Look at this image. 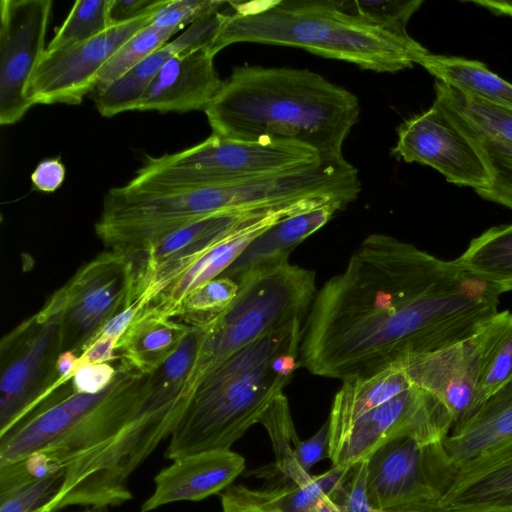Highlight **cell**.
<instances>
[{
	"label": "cell",
	"instance_id": "1",
	"mask_svg": "<svg viewBox=\"0 0 512 512\" xmlns=\"http://www.w3.org/2000/svg\"><path fill=\"white\" fill-rule=\"evenodd\" d=\"M512 287L491 283L386 234H371L317 290L299 366L344 381L465 340Z\"/></svg>",
	"mask_w": 512,
	"mask_h": 512
},
{
	"label": "cell",
	"instance_id": "2",
	"mask_svg": "<svg viewBox=\"0 0 512 512\" xmlns=\"http://www.w3.org/2000/svg\"><path fill=\"white\" fill-rule=\"evenodd\" d=\"M187 404L182 388L121 360L100 392L76 393L69 381L0 436V487L62 472L52 512L122 505L133 498L129 477L170 437Z\"/></svg>",
	"mask_w": 512,
	"mask_h": 512
},
{
	"label": "cell",
	"instance_id": "3",
	"mask_svg": "<svg viewBox=\"0 0 512 512\" xmlns=\"http://www.w3.org/2000/svg\"><path fill=\"white\" fill-rule=\"evenodd\" d=\"M204 112L212 134L292 142L340 159L360 105L352 92L308 69L238 66Z\"/></svg>",
	"mask_w": 512,
	"mask_h": 512
},
{
	"label": "cell",
	"instance_id": "4",
	"mask_svg": "<svg viewBox=\"0 0 512 512\" xmlns=\"http://www.w3.org/2000/svg\"><path fill=\"white\" fill-rule=\"evenodd\" d=\"M303 321L242 347L209 371L172 431L165 458L230 449L259 423L299 367Z\"/></svg>",
	"mask_w": 512,
	"mask_h": 512
},
{
	"label": "cell",
	"instance_id": "5",
	"mask_svg": "<svg viewBox=\"0 0 512 512\" xmlns=\"http://www.w3.org/2000/svg\"><path fill=\"white\" fill-rule=\"evenodd\" d=\"M218 36L217 54L239 42L301 48L375 72L395 73L417 64L429 51L343 14L330 0L230 3Z\"/></svg>",
	"mask_w": 512,
	"mask_h": 512
},
{
	"label": "cell",
	"instance_id": "6",
	"mask_svg": "<svg viewBox=\"0 0 512 512\" xmlns=\"http://www.w3.org/2000/svg\"><path fill=\"white\" fill-rule=\"evenodd\" d=\"M327 420L332 466H353L399 438L442 443L453 428L446 408L414 385L401 363L342 381Z\"/></svg>",
	"mask_w": 512,
	"mask_h": 512
},
{
	"label": "cell",
	"instance_id": "7",
	"mask_svg": "<svg viewBox=\"0 0 512 512\" xmlns=\"http://www.w3.org/2000/svg\"><path fill=\"white\" fill-rule=\"evenodd\" d=\"M232 303L203 325L200 349L183 389L188 399L201 379L242 347L304 319L316 295L315 272L289 261L253 271Z\"/></svg>",
	"mask_w": 512,
	"mask_h": 512
},
{
	"label": "cell",
	"instance_id": "8",
	"mask_svg": "<svg viewBox=\"0 0 512 512\" xmlns=\"http://www.w3.org/2000/svg\"><path fill=\"white\" fill-rule=\"evenodd\" d=\"M311 148L283 141H240L212 134L188 149L146 156L127 185L148 191L225 187L320 162Z\"/></svg>",
	"mask_w": 512,
	"mask_h": 512
},
{
	"label": "cell",
	"instance_id": "9",
	"mask_svg": "<svg viewBox=\"0 0 512 512\" xmlns=\"http://www.w3.org/2000/svg\"><path fill=\"white\" fill-rule=\"evenodd\" d=\"M60 316L44 304L0 343V436L43 405L63 383Z\"/></svg>",
	"mask_w": 512,
	"mask_h": 512
},
{
	"label": "cell",
	"instance_id": "10",
	"mask_svg": "<svg viewBox=\"0 0 512 512\" xmlns=\"http://www.w3.org/2000/svg\"><path fill=\"white\" fill-rule=\"evenodd\" d=\"M133 277L124 254L108 250L81 266L45 302L60 316L62 350L78 357L132 303Z\"/></svg>",
	"mask_w": 512,
	"mask_h": 512
},
{
	"label": "cell",
	"instance_id": "11",
	"mask_svg": "<svg viewBox=\"0 0 512 512\" xmlns=\"http://www.w3.org/2000/svg\"><path fill=\"white\" fill-rule=\"evenodd\" d=\"M448 478L441 443L399 438L367 458V493L374 510H412L431 503Z\"/></svg>",
	"mask_w": 512,
	"mask_h": 512
},
{
	"label": "cell",
	"instance_id": "12",
	"mask_svg": "<svg viewBox=\"0 0 512 512\" xmlns=\"http://www.w3.org/2000/svg\"><path fill=\"white\" fill-rule=\"evenodd\" d=\"M298 202L301 201L215 212L174 231L145 250L125 256L132 269V303L137 301L143 308L201 253L230 232L249 221Z\"/></svg>",
	"mask_w": 512,
	"mask_h": 512
},
{
	"label": "cell",
	"instance_id": "13",
	"mask_svg": "<svg viewBox=\"0 0 512 512\" xmlns=\"http://www.w3.org/2000/svg\"><path fill=\"white\" fill-rule=\"evenodd\" d=\"M158 10L113 25L85 42L46 50L28 85V99L33 105L81 103L86 94L94 91L101 70L114 53L149 25Z\"/></svg>",
	"mask_w": 512,
	"mask_h": 512
},
{
	"label": "cell",
	"instance_id": "14",
	"mask_svg": "<svg viewBox=\"0 0 512 512\" xmlns=\"http://www.w3.org/2000/svg\"><path fill=\"white\" fill-rule=\"evenodd\" d=\"M51 0L0 1V123L20 121L34 106L27 88L46 51Z\"/></svg>",
	"mask_w": 512,
	"mask_h": 512
},
{
	"label": "cell",
	"instance_id": "15",
	"mask_svg": "<svg viewBox=\"0 0 512 512\" xmlns=\"http://www.w3.org/2000/svg\"><path fill=\"white\" fill-rule=\"evenodd\" d=\"M435 103L470 141L490 176L477 194L512 211V112L434 82Z\"/></svg>",
	"mask_w": 512,
	"mask_h": 512
},
{
	"label": "cell",
	"instance_id": "16",
	"mask_svg": "<svg viewBox=\"0 0 512 512\" xmlns=\"http://www.w3.org/2000/svg\"><path fill=\"white\" fill-rule=\"evenodd\" d=\"M397 133L392 154L404 162L430 166L447 182L476 193L489 187L490 176L476 149L435 103L404 121Z\"/></svg>",
	"mask_w": 512,
	"mask_h": 512
},
{
	"label": "cell",
	"instance_id": "17",
	"mask_svg": "<svg viewBox=\"0 0 512 512\" xmlns=\"http://www.w3.org/2000/svg\"><path fill=\"white\" fill-rule=\"evenodd\" d=\"M401 364L414 385L446 408L453 427L482 404L473 335L446 348L408 357Z\"/></svg>",
	"mask_w": 512,
	"mask_h": 512
},
{
	"label": "cell",
	"instance_id": "18",
	"mask_svg": "<svg viewBox=\"0 0 512 512\" xmlns=\"http://www.w3.org/2000/svg\"><path fill=\"white\" fill-rule=\"evenodd\" d=\"M420 512H512V439L457 469Z\"/></svg>",
	"mask_w": 512,
	"mask_h": 512
},
{
	"label": "cell",
	"instance_id": "19",
	"mask_svg": "<svg viewBox=\"0 0 512 512\" xmlns=\"http://www.w3.org/2000/svg\"><path fill=\"white\" fill-rule=\"evenodd\" d=\"M326 203L329 201H301L243 224L201 253L141 310L172 318L176 308L190 292L222 275L249 244L269 227L290 215Z\"/></svg>",
	"mask_w": 512,
	"mask_h": 512
},
{
	"label": "cell",
	"instance_id": "20",
	"mask_svg": "<svg viewBox=\"0 0 512 512\" xmlns=\"http://www.w3.org/2000/svg\"><path fill=\"white\" fill-rule=\"evenodd\" d=\"M245 459L231 449L203 451L175 460L154 478L141 512L182 501H200L225 491L243 472Z\"/></svg>",
	"mask_w": 512,
	"mask_h": 512
},
{
	"label": "cell",
	"instance_id": "21",
	"mask_svg": "<svg viewBox=\"0 0 512 512\" xmlns=\"http://www.w3.org/2000/svg\"><path fill=\"white\" fill-rule=\"evenodd\" d=\"M211 47L170 57L151 82L137 111L205 110L223 82L214 66Z\"/></svg>",
	"mask_w": 512,
	"mask_h": 512
},
{
	"label": "cell",
	"instance_id": "22",
	"mask_svg": "<svg viewBox=\"0 0 512 512\" xmlns=\"http://www.w3.org/2000/svg\"><path fill=\"white\" fill-rule=\"evenodd\" d=\"M512 439V379L489 396L442 441L449 477L460 467ZM449 479V478H448Z\"/></svg>",
	"mask_w": 512,
	"mask_h": 512
},
{
	"label": "cell",
	"instance_id": "23",
	"mask_svg": "<svg viewBox=\"0 0 512 512\" xmlns=\"http://www.w3.org/2000/svg\"><path fill=\"white\" fill-rule=\"evenodd\" d=\"M342 209L344 207L340 204L327 203L280 220L255 238L220 276L229 277L238 283L253 271L289 261V255L296 246L322 228Z\"/></svg>",
	"mask_w": 512,
	"mask_h": 512
},
{
	"label": "cell",
	"instance_id": "24",
	"mask_svg": "<svg viewBox=\"0 0 512 512\" xmlns=\"http://www.w3.org/2000/svg\"><path fill=\"white\" fill-rule=\"evenodd\" d=\"M353 466H332L304 484L289 483L273 489L253 490L242 485L229 486L221 498L242 511L306 512L321 498L330 497L349 478Z\"/></svg>",
	"mask_w": 512,
	"mask_h": 512
},
{
	"label": "cell",
	"instance_id": "25",
	"mask_svg": "<svg viewBox=\"0 0 512 512\" xmlns=\"http://www.w3.org/2000/svg\"><path fill=\"white\" fill-rule=\"evenodd\" d=\"M190 328L184 322L141 310L119 338L116 352L121 361L151 374L176 350Z\"/></svg>",
	"mask_w": 512,
	"mask_h": 512
},
{
	"label": "cell",
	"instance_id": "26",
	"mask_svg": "<svg viewBox=\"0 0 512 512\" xmlns=\"http://www.w3.org/2000/svg\"><path fill=\"white\" fill-rule=\"evenodd\" d=\"M435 80L493 106L512 112V84L477 60L428 52L417 62Z\"/></svg>",
	"mask_w": 512,
	"mask_h": 512
},
{
	"label": "cell",
	"instance_id": "27",
	"mask_svg": "<svg viewBox=\"0 0 512 512\" xmlns=\"http://www.w3.org/2000/svg\"><path fill=\"white\" fill-rule=\"evenodd\" d=\"M481 402L512 379V313L497 312L473 335Z\"/></svg>",
	"mask_w": 512,
	"mask_h": 512
},
{
	"label": "cell",
	"instance_id": "28",
	"mask_svg": "<svg viewBox=\"0 0 512 512\" xmlns=\"http://www.w3.org/2000/svg\"><path fill=\"white\" fill-rule=\"evenodd\" d=\"M454 262L479 278L512 287V223L493 226L473 238Z\"/></svg>",
	"mask_w": 512,
	"mask_h": 512
},
{
	"label": "cell",
	"instance_id": "29",
	"mask_svg": "<svg viewBox=\"0 0 512 512\" xmlns=\"http://www.w3.org/2000/svg\"><path fill=\"white\" fill-rule=\"evenodd\" d=\"M175 52L167 42L104 89L94 92L98 112L112 117L137 110L144 94L164 63Z\"/></svg>",
	"mask_w": 512,
	"mask_h": 512
},
{
	"label": "cell",
	"instance_id": "30",
	"mask_svg": "<svg viewBox=\"0 0 512 512\" xmlns=\"http://www.w3.org/2000/svg\"><path fill=\"white\" fill-rule=\"evenodd\" d=\"M343 14L395 37L411 39L407 25L423 4L422 0H330Z\"/></svg>",
	"mask_w": 512,
	"mask_h": 512
},
{
	"label": "cell",
	"instance_id": "31",
	"mask_svg": "<svg viewBox=\"0 0 512 512\" xmlns=\"http://www.w3.org/2000/svg\"><path fill=\"white\" fill-rule=\"evenodd\" d=\"M259 423L265 427L271 440L277 471L289 483L297 485L308 483L302 478L294 462L293 451L300 440L284 393L270 404Z\"/></svg>",
	"mask_w": 512,
	"mask_h": 512
},
{
	"label": "cell",
	"instance_id": "32",
	"mask_svg": "<svg viewBox=\"0 0 512 512\" xmlns=\"http://www.w3.org/2000/svg\"><path fill=\"white\" fill-rule=\"evenodd\" d=\"M112 0H78L56 30L46 50L69 47L92 39L111 26Z\"/></svg>",
	"mask_w": 512,
	"mask_h": 512
},
{
	"label": "cell",
	"instance_id": "33",
	"mask_svg": "<svg viewBox=\"0 0 512 512\" xmlns=\"http://www.w3.org/2000/svg\"><path fill=\"white\" fill-rule=\"evenodd\" d=\"M180 30L149 24L127 40L101 70L94 92H98L165 45Z\"/></svg>",
	"mask_w": 512,
	"mask_h": 512
},
{
	"label": "cell",
	"instance_id": "34",
	"mask_svg": "<svg viewBox=\"0 0 512 512\" xmlns=\"http://www.w3.org/2000/svg\"><path fill=\"white\" fill-rule=\"evenodd\" d=\"M239 285L219 276L190 292L179 304L172 318L191 326H203L220 315L234 300Z\"/></svg>",
	"mask_w": 512,
	"mask_h": 512
},
{
	"label": "cell",
	"instance_id": "35",
	"mask_svg": "<svg viewBox=\"0 0 512 512\" xmlns=\"http://www.w3.org/2000/svg\"><path fill=\"white\" fill-rule=\"evenodd\" d=\"M62 472L30 478L0 489V512H52Z\"/></svg>",
	"mask_w": 512,
	"mask_h": 512
},
{
	"label": "cell",
	"instance_id": "36",
	"mask_svg": "<svg viewBox=\"0 0 512 512\" xmlns=\"http://www.w3.org/2000/svg\"><path fill=\"white\" fill-rule=\"evenodd\" d=\"M228 4L220 0H167L154 15L151 24L181 30L210 14L223 11Z\"/></svg>",
	"mask_w": 512,
	"mask_h": 512
},
{
	"label": "cell",
	"instance_id": "37",
	"mask_svg": "<svg viewBox=\"0 0 512 512\" xmlns=\"http://www.w3.org/2000/svg\"><path fill=\"white\" fill-rule=\"evenodd\" d=\"M330 498L343 512H373L367 493V459L353 465L347 481Z\"/></svg>",
	"mask_w": 512,
	"mask_h": 512
},
{
	"label": "cell",
	"instance_id": "38",
	"mask_svg": "<svg viewBox=\"0 0 512 512\" xmlns=\"http://www.w3.org/2000/svg\"><path fill=\"white\" fill-rule=\"evenodd\" d=\"M326 457L329 458L328 420L312 437L300 441L293 451L295 465L306 482H309L313 477L311 474L313 465Z\"/></svg>",
	"mask_w": 512,
	"mask_h": 512
},
{
	"label": "cell",
	"instance_id": "39",
	"mask_svg": "<svg viewBox=\"0 0 512 512\" xmlns=\"http://www.w3.org/2000/svg\"><path fill=\"white\" fill-rule=\"evenodd\" d=\"M115 372L116 368L110 363L81 366L71 379L72 389L76 393L100 392L112 381Z\"/></svg>",
	"mask_w": 512,
	"mask_h": 512
},
{
	"label": "cell",
	"instance_id": "40",
	"mask_svg": "<svg viewBox=\"0 0 512 512\" xmlns=\"http://www.w3.org/2000/svg\"><path fill=\"white\" fill-rule=\"evenodd\" d=\"M167 0H112L110 19L113 25L128 22L161 8Z\"/></svg>",
	"mask_w": 512,
	"mask_h": 512
},
{
	"label": "cell",
	"instance_id": "41",
	"mask_svg": "<svg viewBox=\"0 0 512 512\" xmlns=\"http://www.w3.org/2000/svg\"><path fill=\"white\" fill-rule=\"evenodd\" d=\"M65 172V167L59 159L49 158L41 161L36 166L30 179L35 189L51 193L62 185Z\"/></svg>",
	"mask_w": 512,
	"mask_h": 512
},
{
	"label": "cell",
	"instance_id": "42",
	"mask_svg": "<svg viewBox=\"0 0 512 512\" xmlns=\"http://www.w3.org/2000/svg\"><path fill=\"white\" fill-rule=\"evenodd\" d=\"M119 339L99 336L79 357V367L90 364L110 363L116 352Z\"/></svg>",
	"mask_w": 512,
	"mask_h": 512
},
{
	"label": "cell",
	"instance_id": "43",
	"mask_svg": "<svg viewBox=\"0 0 512 512\" xmlns=\"http://www.w3.org/2000/svg\"><path fill=\"white\" fill-rule=\"evenodd\" d=\"M141 310V305L138 302H133L130 306L124 308L116 316L107 322V324L100 331L99 336H109L119 339L126 331L128 326L134 320L136 315ZM97 337V338H98ZM96 338V339H97Z\"/></svg>",
	"mask_w": 512,
	"mask_h": 512
},
{
	"label": "cell",
	"instance_id": "44",
	"mask_svg": "<svg viewBox=\"0 0 512 512\" xmlns=\"http://www.w3.org/2000/svg\"><path fill=\"white\" fill-rule=\"evenodd\" d=\"M79 368L78 356L72 351H64L57 360V372L63 383H68Z\"/></svg>",
	"mask_w": 512,
	"mask_h": 512
},
{
	"label": "cell",
	"instance_id": "45",
	"mask_svg": "<svg viewBox=\"0 0 512 512\" xmlns=\"http://www.w3.org/2000/svg\"><path fill=\"white\" fill-rule=\"evenodd\" d=\"M463 2L481 6L495 15H504L512 18V1L471 0Z\"/></svg>",
	"mask_w": 512,
	"mask_h": 512
},
{
	"label": "cell",
	"instance_id": "46",
	"mask_svg": "<svg viewBox=\"0 0 512 512\" xmlns=\"http://www.w3.org/2000/svg\"><path fill=\"white\" fill-rule=\"evenodd\" d=\"M306 512H343L339 505L330 497L321 498Z\"/></svg>",
	"mask_w": 512,
	"mask_h": 512
},
{
	"label": "cell",
	"instance_id": "47",
	"mask_svg": "<svg viewBox=\"0 0 512 512\" xmlns=\"http://www.w3.org/2000/svg\"><path fill=\"white\" fill-rule=\"evenodd\" d=\"M221 506H222V512H249V511H242L238 509L236 506H234L229 501L221 498Z\"/></svg>",
	"mask_w": 512,
	"mask_h": 512
},
{
	"label": "cell",
	"instance_id": "48",
	"mask_svg": "<svg viewBox=\"0 0 512 512\" xmlns=\"http://www.w3.org/2000/svg\"><path fill=\"white\" fill-rule=\"evenodd\" d=\"M373 512H420L415 510H391V511H382V510H374Z\"/></svg>",
	"mask_w": 512,
	"mask_h": 512
},
{
	"label": "cell",
	"instance_id": "49",
	"mask_svg": "<svg viewBox=\"0 0 512 512\" xmlns=\"http://www.w3.org/2000/svg\"><path fill=\"white\" fill-rule=\"evenodd\" d=\"M78 512H98L97 509H86Z\"/></svg>",
	"mask_w": 512,
	"mask_h": 512
}]
</instances>
